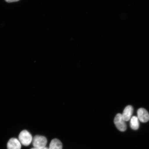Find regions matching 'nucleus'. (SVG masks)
<instances>
[{
  "mask_svg": "<svg viewBox=\"0 0 149 149\" xmlns=\"http://www.w3.org/2000/svg\"><path fill=\"white\" fill-rule=\"evenodd\" d=\"M18 138L20 143L25 146H29L32 142L33 139L29 132L25 130L20 132Z\"/></svg>",
  "mask_w": 149,
  "mask_h": 149,
  "instance_id": "nucleus-1",
  "label": "nucleus"
},
{
  "mask_svg": "<svg viewBox=\"0 0 149 149\" xmlns=\"http://www.w3.org/2000/svg\"><path fill=\"white\" fill-rule=\"evenodd\" d=\"M47 139L43 136L36 135L33 139L32 141L34 148H43L46 147Z\"/></svg>",
  "mask_w": 149,
  "mask_h": 149,
  "instance_id": "nucleus-2",
  "label": "nucleus"
},
{
  "mask_svg": "<svg viewBox=\"0 0 149 149\" xmlns=\"http://www.w3.org/2000/svg\"><path fill=\"white\" fill-rule=\"evenodd\" d=\"M115 126L118 130L121 132L125 131L127 129L125 121L123 119L122 115L118 113L115 116L114 120Z\"/></svg>",
  "mask_w": 149,
  "mask_h": 149,
  "instance_id": "nucleus-3",
  "label": "nucleus"
},
{
  "mask_svg": "<svg viewBox=\"0 0 149 149\" xmlns=\"http://www.w3.org/2000/svg\"><path fill=\"white\" fill-rule=\"evenodd\" d=\"M137 117L139 120L142 123H146L149 120V113L143 108H140L137 111Z\"/></svg>",
  "mask_w": 149,
  "mask_h": 149,
  "instance_id": "nucleus-4",
  "label": "nucleus"
},
{
  "mask_svg": "<svg viewBox=\"0 0 149 149\" xmlns=\"http://www.w3.org/2000/svg\"><path fill=\"white\" fill-rule=\"evenodd\" d=\"M133 112V108L132 106L128 105L125 108L122 115L123 119L125 122L131 119Z\"/></svg>",
  "mask_w": 149,
  "mask_h": 149,
  "instance_id": "nucleus-5",
  "label": "nucleus"
},
{
  "mask_svg": "<svg viewBox=\"0 0 149 149\" xmlns=\"http://www.w3.org/2000/svg\"><path fill=\"white\" fill-rule=\"evenodd\" d=\"M7 149H21V144L17 139L12 138L7 143Z\"/></svg>",
  "mask_w": 149,
  "mask_h": 149,
  "instance_id": "nucleus-6",
  "label": "nucleus"
},
{
  "mask_svg": "<svg viewBox=\"0 0 149 149\" xmlns=\"http://www.w3.org/2000/svg\"><path fill=\"white\" fill-rule=\"evenodd\" d=\"M62 143L59 140L54 139L52 140L50 143L49 149H62Z\"/></svg>",
  "mask_w": 149,
  "mask_h": 149,
  "instance_id": "nucleus-7",
  "label": "nucleus"
},
{
  "mask_svg": "<svg viewBox=\"0 0 149 149\" xmlns=\"http://www.w3.org/2000/svg\"><path fill=\"white\" fill-rule=\"evenodd\" d=\"M130 125L132 129L133 130H137L139 126V120L136 116H133L130 119Z\"/></svg>",
  "mask_w": 149,
  "mask_h": 149,
  "instance_id": "nucleus-8",
  "label": "nucleus"
},
{
  "mask_svg": "<svg viewBox=\"0 0 149 149\" xmlns=\"http://www.w3.org/2000/svg\"><path fill=\"white\" fill-rule=\"evenodd\" d=\"M8 3H12L14 2H16L19 1V0H5Z\"/></svg>",
  "mask_w": 149,
  "mask_h": 149,
  "instance_id": "nucleus-9",
  "label": "nucleus"
},
{
  "mask_svg": "<svg viewBox=\"0 0 149 149\" xmlns=\"http://www.w3.org/2000/svg\"><path fill=\"white\" fill-rule=\"evenodd\" d=\"M31 149H49V148H47V147H45V148H33Z\"/></svg>",
  "mask_w": 149,
  "mask_h": 149,
  "instance_id": "nucleus-10",
  "label": "nucleus"
}]
</instances>
